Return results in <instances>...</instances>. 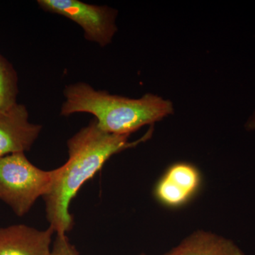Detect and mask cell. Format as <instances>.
Returning <instances> with one entry per match:
<instances>
[{
  "mask_svg": "<svg viewBox=\"0 0 255 255\" xmlns=\"http://www.w3.org/2000/svg\"><path fill=\"white\" fill-rule=\"evenodd\" d=\"M41 129V126L29 122V114L23 105L16 103L0 112V158L29 150Z\"/></svg>",
  "mask_w": 255,
  "mask_h": 255,
  "instance_id": "5b68a950",
  "label": "cell"
},
{
  "mask_svg": "<svg viewBox=\"0 0 255 255\" xmlns=\"http://www.w3.org/2000/svg\"><path fill=\"white\" fill-rule=\"evenodd\" d=\"M53 228L38 231L25 225L0 228V255H50Z\"/></svg>",
  "mask_w": 255,
  "mask_h": 255,
  "instance_id": "52a82bcc",
  "label": "cell"
},
{
  "mask_svg": "<svg viewBox=\"0 0 255 255\" xmlns=\"http://www.w3.org/2000/svg\"><path fill=\"white\" fill-rule=\"evenodd\" d=\"M164 255H245L233 241L213 233L197 231Z\"/></svg>",
  "mask_w": 255,
  "mask_h": 255,
  "instance_id": "ba28073f",
  "label": "cell"
},
{
  "mask_svg": "<svg viewBox=\"0 0 255 255\" xmlns=\"http://www.w3.org/2000/svg\"><path fill=\"white\" fill-rule=\"evenodd\" d=\"M64 96L62 116L92 114L102 130L117 135H130L144 126L159 122L174 112L172 102L158 96L146 94L137 100L127 98L98 91L85 82L68 85Z\"/></svg>",
  "mask_w": 255,
  "mask_h": 255,
  "instance_id": "7a4b0ae2",
  "label": "cell"
},
{
  "mask_svg": "<svg viewBox=\"0 0 255 255\" xmlns=\"http://www.w3.org/2000/svg\"><path fill=\"white\" fill-rule=\"evenodd\" d=\"M18 93L17 73L11 63L0 55V112L17 103Z\"/></svg>",
  "mask_w": 255,
  "mask_h": 255,
  "instance_id": "9c48e42d",
  "label": "cell"
},
{
  "mask_svg": "<svg viewBox=\"0 0 255 255\" xmlns=\"http://www.w3.org/2000/svg\"><path fill=\"white\" fill-rule=\"evenodd\" d=\"M44 11L65 16L78 23L88 41L105 47L112 43L117 31L118 11L107 6L87 4L78 0H38Z\"/></svg>",
  "mask_w": 255,
  "mask_h": 255,
  "instance_id": "277c9868",
  "label": "cell"
},
{
  "mask_svg": "<svg viewBox=\"0 0 255 255\" xmlns=\"http://www.w3.org/2000/svg\"><path fill=\"white\" fill-rule=\"evenodd\" d=\"M152 131L151 127L141 138L128 142L130 135L104 131L94 119L69 139L68 159L63 166L53 169L51 187L43 197L47 219L56 234H67L73 228L70 204L85 183L101 170L111 157L148 140Z\"/></svg>",
  "mask_w": 255,
  "mask_h": 255,
  "instance_id": "6da1fadb",
  "label": "cell"
},
{
  "mask_svg": "<svg viewBox=\"0 0 255 255\" xmlns=\"http://www.w3.org/2000/svg\"><path fill=\"white\" fill-rule=\"evenodd\" d=\"M54 171H45L31 163L24 152L0 158V200L15 214H27L38 198L47 195Z\"/></svg>",
  "mask_w": 255,
  "mask_h": 255,
  "instance_id": "3957f363",
  "label": "cell"
},
{
  "mask_svg": "<svg viewBox=\"0 0 255 255\" xmlns=\"http://www.w3.org/2000/svg\"><path fill=\"white\" fill-rule=\"evenodd\" d=\"M50 255H80L66 234H56Z\"/></svg>",
  "mask_w": 255,
  "mask_h": 255,
  "instance_id": "30bf717a",
  "label": "cell"
},
{
  "mask_svg": "<svg viewBox=\"0 0 255 255\" xmlns=\"http://www.w3.org/2000/svg\"><path fill=\"white\" fill-rule=\"evenodd\" d=\"M199 170L193 164L178 162L172 164L155 187V197L169 207H178L187 203L200 186Z\"/></svg>",
  "mask_w": 255,
  "mask_h": 255,
  "instance_id": "8992f818",
  "label": "cell"
},
{
  "mask_svg": "<svg viewBox=\"0 0 255 255\" xmlns=\"http://www.w3.org/2000/svg\"><path fill=\"white\" fill-rule=\"evenodd\" d=\"M246 128L249 130H255V111L254 114L248 120V123L246 124Z\"/></svg>",
  "mask_w": 255,
  "mask_h": 255,
  "instance_id": "8fae6325",
  "label": "cell"
},
{
  "mask_svg": "<svg viewBox=\"0 0 255 255\" xmlns=\"http://www.w3.org/2000/svg\"><path fill=\"white\" fill-rule=\"evenodd\" d=\"M145 255L142 254V255Z\"/></svg>",
  "mask_w": 255,
  "mask_h": 255,
  "instance_id": "7c38bea8",
  "label": "cell"
}]
</instances>
